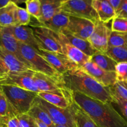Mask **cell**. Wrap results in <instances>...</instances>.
Listing matches in <instances>:
<instances>
[{
	"instance_id": "1",
	"label": "cell",
	"mask_w": 127,
	"mask_h": 127,
	"mask_svg": "<svg viewBox=\"0 0 127 127\" xmlns=\"http://www.w3.org/2000/svg\"><path fill=\"white\" fill-rule=\"evenodd\" d=\"M73 102L79 105L99 127H127V121L112 103L104 102L71 91Z\"/></svg>"
},
{
	"instance_id": "2",
	"label": "cell",
	"mask_w": 127,
	"mask_h": 127,
	"mask_svg": "<svg viewBox=\"0 0 127 127\" xmlns=\"http://www.w3.org/2000/svg\"><path fill=\"white\" fill-rule=\"evenodd\" d=\"M62 82L64 86L69 91L78 92L104 102H112L109 87L102 85L80 68L63 74Z\"/></svg>"
},
{
	"instance_id": "3",
	"label": "cell",
	"mask_w": 127,
	"mask_h": 127,
	"mask_svg": "<svg viewBox=\"0 0 127 127\" xmlns=\"http://www.w3.org/2000/svg\"><path fill=\"white\" fill-rule=\"evenodd\" d=\"M9 103L17 114H27L31 108L37 93L14 86H0Z\"/></svg>"
},
{
	"instance_id": "4",
	"label": "cell",
	"mask_w": 127,
	"mask_h": 127,
	"mask_svg": "<svg viewBox=\"0 0 127 127\" xmlns=\"http://www.w3.org/2000/svg\"><path fill=\"white\" fill-rule=\"evenodd\" d=\"M20 51L22 57L28 62L34 71L43 73L62 81V75L32 47L19 42Z\"/></svg>"
},
{
	"instance_id": "5",
	"label": "cell",
	"mask_w": 127,
	"mask_h": 127,
	"mask_svg": "<svg viewBox=\"0 0 127 127\" xmlns=\"http://www.w3.org/2000/svg\"><path fill=\"white\" fill-rule=\"evenodd\" d=\"M93 0H63L61 11L74 17L86 19L97 23V14L92 6Z\"/></svg>"
},
{
	"instance_id": "6",
	"label": "cell",
	"mask_w": 127,
	"mask_h": 127,
	"mask_svg": "<svg viewBox=\"0 0 127 127\" xmlns=\"http://www.w3.org/2000/svg\"><path fill=\"white\" fill-rule=\"evenodd\" d=\"M33 102L47 112L53 122L56 125H64L68 127H78L75 118L71 112L69 107L68 109H62L56 107L38 95Z\"/></svg>"
},
{
	"instance_id": "7",
	"label": "cell",
	"mask_w": 127,
	"mask_h": 127,
	"mask_svg": "<svg viewBox=\"0 0 127 127\" xmlns=\"http://www.w3.org/2000/svg\"><path fill=\"white\" fill-rule=\"evenodd\" d=\"M33 31L35 39L40 49L52 52L63 53L62 43L57 33L50 31L40 24H30Z\"/></svg>"
},
{
	"instance_id": "8",
	"label": "cell",
	"mask_w": 127,
	"mask_h": 127,
	"mask_svg": "<svg viewBox=\"0 0 127 127\" xmlns=\"http://www.w3.org/2000/svg\"><path fill=\"white\" fill-rule=\"evenodd\" d=\"M34 71L0 45V79L14 73Z\"/></svg>"
},
{
	"instance_id": "9",
	"label": "cell",
	"mask_w": 127,
	"mask_h": 127,
	"mask_svg": "<svg viewBox=\"0 0 127 127\" xmlns=\"http://www.w3.org/2000/svg\"><path fill=\"white\" fill-rule=\"evenodd\" d=\"M32 79L40 93L50 92L67 95H70L71 94V91L64 86L62 81L55 79L43 73L35 71L32 74Z\"/></svg>"
},
{
	"instance_id": "10",
	"label": "cell",
	"mask_w": 127,
	"mask_h": 127,
	"mask_svg": "<svg viewBox=\"0 0 127 127\" xmlns=\"http://www.w3.org/2000/svg\"><path fill=\"white\" fill-rule=\"evenodd\" d=\"M37 52L62 75L79 68L76 64L63 53L39 49Z\"/></svg>"
},
{
	"instance_id": "11",
	"label": "cell",
	"mask_w": 127,
	"mask_h": 127,
	"mask_svg": "<svg viewBox=\"0 0 127 127\" xmlns=\"http://www.w3.org/2000/svg\"><path fill=\"white\" fill-rule=\"evenodd\" d=\"M35 71L11 73L0 79V86H14L35 93H40L32 79Z\"/></svg>"
},
{
	"instance_id": "12",
	"label": "cell",
	"mask_w": 127,
	"mask_h": 127,
	"mask_svg": "<svg viewBox=\"0 0 127 127\" xmlns=\"http://www.w3.org/2000/svg\"><path fill=\"white\" fill-rule=\"evenodd\" d=\"M112 30L107 24L100 21L95 24V27L88 40L97 52L105 53L109 47V40Z\"/></svg>"
},
{
	"instance_id": "13",
	"label": "cell",
	"mask_w": 127,
	"mask_h": 127,
	"mask_svg": "<svg viewBox=\"0 0 127 127\" xmlns=\"http://www.w3.org/2000/svg\"><path fill=\"white\" fill-rule=\"evenodd\" d=\"M94 27L95 23L90 20L69 16V24L64 31L76 37L88 40Z\"/></svg>"
},
{
	"instance_id": "14",
	"label": "cell",
	"mask_w": 127,
	"mask_h": 127,
	"mask_svg": "<svg viewBox=\"0 0 127 127\" xmlns=\"http://www.w3.org/2000/svg\"><path fill=\"white\" fill-rule=\"evenodd\" d=\"M80 68L105 87L111 86L117 82L115 72L104 70L91 60Z\"/></svg>"
},
{
	"instance_id": "15",
	"label": "cell",
	"mask_w": 127,
	"mask_h": 127,
	"mask_svg": "<svg viewBox=\"0 0 127 127\" xmlns=\"http://www.w3.org/2000/svg\"><path fill=\"white\" fill-rule=\"evenodd\" d=\"M7 28L18 42L27 45L37 51L40 49L33 29L30 26H12Z\"/></svg>"
},
{
	"instance_id": "16",
	"label": "cell",
	"mask_w": 127,
	"mask_h": 127,
	"mask_svg": "<svg viewBox=\"0 0 127 127\" xmlns=\"http://www.w3.org/2000/svg\"><path fill=\"white\" fill-rule=\"evenodd\" d=\"M58 36L61 41L74 46L91 57L97 52L94 49L88 40L76 37L65 31L62 33H58Z\"/></svg>"
},
{
	"instance_id": "17",
	"label": "cell",
	"mask_w": 127,
	"mask_h": 127,
	"mask_svg": "<svg viewBox=\"0 0 127 127\" xmlns=\"http://www.w3.org/2000/svg\"><path fill=\"white\" fill-rule=\"evenodd\" d=\"M92 6L96 12L99 21L103 23L107 24L115 17V10L106 0H93Z\"/></svg>"
},
{
	"instance_id": "18",
	"label": "cell",
	"mask_w": 127,
	"mask_h": 127,
	"mask_svg": "<svg viewBox=\"0 0 127 127\" xmlns=\"http://www.w3.org/2000/svg\"><path fill=\"white\" fill-rule=\"evenodd\" d=\"M37 95L50 104L62 109H68L73 102L71 94L67 95L60 93L40 92L37 93Z\"/></svg>"
},
{
	"instance_id": "19",
	"label": "cell",
	"mask_w": 127,
	"mask_h": 127,
	"mask_svg": "<svg viewBox=\"0 0 127 127\" xmlns=\"http://www.w3.org/2000/svg\"><path fill=\"white\" fill-rule=\"evenodd\" d=\"M60 42L62 43V48H63V54L66 55L71 60L76 64L79 66V68H81L85 63L91 60V57L87 55L79 49L76 48L74 46L69 43L63 42L61 40Z\"/></svg>"
},
{
	"instance_id": "20",
	"label": "cell",
	"mask_w": 127,
	"mask_h": 127,
	"mask_svg": "<svg viewBox=\"0 0 127 127\" xmlns=\"http://www.w3.org/2000/svg\"><path fill=\"white\" fill-rule=\"evenodd\" d=\"M69 21V16L64 13L63 11H60L52 17L49 21L43 24H40L44 26L50 31L59 33H62L66 29Z\"/></svg>"
},
{
	"instance_id": "21",
	"label": "cell",
	"mask_w": 127,
	"mask_h": 127,
	"mask_svg": "<svg viewBox=\"0 0 127 127\" xmlns=\"http://www.w3.org/2000/svg\"><path fill=\"white\" fill-rule=\"evenodd\" d=\"M42 7V16L38 22L45 23L61 11L63 0H40Z\"/></svg>"
},
{
	"instance_id": "22",
	"label": "cell",
	"mask_w": 127,
	"mask_h": 127,
	"mask_svg": "<svg viewBox=\"0 0 127 127\" xmlns=\"http://www.w3.org/2000/svg\"><path fill=\"white\" fill-rule=\"evenodd\" d=\"M17 7V4L11 1L0 8V26L7 27L16 26V11Z\"/></svg>"
},
{
	"instance_id": "23",
	"label": "cell",
	"mask_w": 127,
	"mask_h": 127,
	"mask_svg": "<svg viewBox=\"0 0 127 127\" xmlns=\"http://www.w3.org/2000/svg\"><path fill=\"white\" fill-rule=\"evenodd\" d=\"M69 109L75 118L78 127H99L88 114L73 100L69 107Z\"/></svg>"
},
{
	"instance_id": "24",
	"label": "cell",
	"mask_w": 127,
	"mask_h": 127,
	"mask_svg": "<svg viewBox=\"0 0 127 127\" xmlns=\"http://www.w3.org/2000/svg\"><path fill=\"white\" fill-rule=\"evenodd\" d=\"M91 61L94 62L104 70L110 72H115V68L117 63L105 53L96 52L91 57Z\"/></svg>"
},
{
	"instance_id": "25",
	"label": "cell",
	"mask_w": 127,
	"mask_h": 127,
	"mask_svg": "<svg viewBox=\"0 0 127 127\" xmlns=\"http://www.w3.org/2000/svg\"><path fill=\"white\" fill-rule=\"evenodd\" d=\"M27 114L34 119L38 120L45 123L49 127H52L55 124L53 122L50 117L47 114V112L40 107L35 103H33V105H32Z\"/></svg>"
},
{
	"instance_id": "26",
	"label": "cell",
	"mask_w": 127,
	"mask_h": 127,
	"mask_svg": "<svg viewBox=\"0 0 127 127\" xmlns=\"http://www.w3.org/2000/svg\"><path fill=\"white\" fill-rule=\"evenodd\" d=\"M105 54L117 63L127 62V49L122 47H109Z\"/></svg>"
},
{
	"instance_id": "27",
	"label": "cell",
	"mask_w": 127,
	"mask_h": 127,
	"mask_svg": "<svg viewBox=\"0 0 127 127\" xmlns=\"http://www.w3.org/2000/svg\"><path fill=\"white\" fill-rule=\"evenodd\" d=\"M109 47H122L127 49V33L112 31L109 40Z\"/></svg>"
},
{
	"instance_id": "28",
	"label": "cell",
	"mask_w": 127,
	"mask_h": 127,
	"mask_svg": "<svg viewBox=\"0 0 127 127\" xmlns=\"http://www.w3.org/2000/svg\"><path fill=\"white\" fill-rule=\"evenodd\" d=\"M26 10L31 16L39 22L42 16V7L40 0H27L25 2Z\"/></svg>"
},
{
	"instance_id": "29",
	"label": "cell",
	"mask_w": 127,
	"mask_h": 127,
	"mask_svg": "<svg viewBox=\"0 0 127 127\" xmlns=\"http://www.w3.org/2000/svg\"><path fill=\"white\" fill-rule=\"evenodd\" d=\"M12 114H16L18 115L16 110L9 103L4 93L2 91V88H1V91H0V117L8 116Z\"/></svg>"
},
{
	"instance_id": "30",
	"label": "cell",
	"mask_w": 127,
	"mask_h": 127,
	"mask_svg": "<svg viewBox=\"0 0 127 127\" xmlns=\"http://www.w3.org/2000/svg\"><path fill=\"white\" fill-rule=\"evenodd\" d=\"M31 16L26 9L17 6L16 11V26H29L31 21Z\"/></svg>"
},
{
	"instance_id": "31",
	"label": "cell",
	"mask_w": 127,
	"mask_h": 127,
	"mask_svg": "<svg viewBox=\"0 0 127 127\" xmlns=\"http://www.w3.org/2000/svg\"><path fill=\"white\" fill-rule=\"evenodd\" d=\"M109 89L111 95L119 97L127 100V88L121 83L117 82L114 85L109 86Z\"/></svg>"
},
{
	"instance_id": "32",
	"label": "cell",
	"mask_w": 127,
	"mask_h": 127,
	"mask_svg": "<svg viewBox=\"0 0 127 127\" xmlns=\"http://www.w3.org/2000/svg\"><path fill=\"white\" fill-rule=\"evenodd\" d=\"M111 30L112 32L127 33V19L115 17L112 22Z\"/></svg>"
},
{
	"instance_id": "33",
	"label": "cell",
	"mask_w": 127,
	"mask_h": 127,
	"mask_svg": "<svg viewBox=\"0 0 127 127\" xmlns=\"http://www.w3.org/2000/svg\"><path fill=\"white\" fill-rule=\"evenodd\" d=\"M117 81L124 83L127 79V62L117 63L115 68Z\"/></svg>"
},
{
	"instance_id": "34",
	"label": "cell",
	"mask_w": 127,
	"mask_h": 127,
	"mask_svg": "<svg viewBox=\"0 0 127 127\" xmlns=\"http://www.w3.org/2000/svg\"><path fill=\"white\" fill-rule=\"evenodd\" d=\"M17 117L19 121L20 127H38L35 119L27 114H19Z\"/></svg>"
},
{
	"instance_id": "35",
	"label": "cell",
	"mask_w": 127,
	"mask_h": 127,
	"mask_svg": "<svg viewBox=\"0 0 127 127\" xmlns=\"http://www.w3.org/2000/svg\"><path fill=\"white\" fill-rule=\"evenodd\" d=\"M112 104H115L119 107L123 117L127 121V100L114 95H112Z\"/></svg>"
},
{
	"instance_id": "36",
	"label": "cell",
	"mask_w": 127,
	"mask_h": 127,
	"mask_svg": "<svg viewBox=\"0 0 127 127\" xmlns=\"http://www.w3.org/2000/svg\"><path fill=\"white\" fill-rule=\"evenodd\" d=\"M115 17L127 19V0H122L120 7L116 11Z\"/></svg>"
},
{
	"instance_id": "37",
	"label": "cell",
	"mask_w": 127,
	"mask_h": 127,
	"mask_svg": "<svg viewBox=\"0 0 127 127\" xmlns=\"http://www.w3.org/2000/svg\"><path fill=\"white\" fill-rule=\"evenodd\" d=\"M7 127H20L19 121L17 117V115H10L7 116L6 121Z\"/></svg>"
},
{
	"instance_id": "38",
	"label": "cell",
	"mask_w": 127,
	"mask_h": 127,
	"mask_svg": "<svg viewBox=\"0 0 127 127\" xmlns=\"http://www.w3.org/2000/svg\"><path fill=\"white\" fill-rule=\"evenodd\" d=\"M106 1H108L112 5V6L115 10V12L117 11L119 7H120V4H121L122 2V0H106Z\"/></svg>"
},
{
	"instance_id": "39",
	"label": "cell",
	"mask_w": 127,
	"mask_h": 127,
	"mask_svg": "<svg viewBox=\"0 0 127 127\" xmlns=\"http://www.w3.org/2000/svg\"><path fill=\"white\" fill-rule=\"evenodd\" d=\"M11 0H0V8L7 4Z\"/></svg>"
},
{
	"instance_id": "40",
	"label": "cell",
	"mask_w": 127,
	"mask_h": 127,
	"mask_svg": "<svg viewBox=\"0 0 127 127\" xmlns=\"http://www.w3.org/2000/svg\"><path fill=\"white\" fill-rule=\"evenodd\" d=\"M52 127H68L66 126H64V125H56V124H54Z\"/></svg>"
},
{
	"instance_id": "41",
	"label": "cell",
	"mask_w": 127,
	"mask_h": 127,
	"mask_svg": "<svg viewBox=\"0 0 127 127\" xmlns=\"http://www.w3.org/2000/svg\"><path fill=\"white\" fill-rule=\"evenodd\" d=\"M119 83H120V82H119ZM121 83L125 87V88H127V79L126 80V81H125L124 83Z\"/></svg>"
},
{
	"instance_id": "42",
	"label": "cell",
	"mask_w": 127,
	"mask_h": 127,
	"mask_svg": "<svg viewBox=\"0 0 127 127\" xmlns=\"http://www.w3.org/2000/svg\"><path fill=\"white\" fill-rule=\"evenodd\" d=\"M27 0H19V4L22 3V2H25Z\"/></svg>"
},
{
	"instance_id": "43",
	"label": "cell",
	"mask_w": 127,
	"mask_h": 127,
	"mask_svg": "<svg viewBox=\"0 0 127 127\" xmlns=\"http://www.w3.org/2000/svg\"><path fill=\"white\" fill-rule=\"evenodd\" d=\"M11 1H12V2H15L16 4H19V0H11Z\"/></svg>"
},
{
	"instance_id": "44",
	"label": "cell",
	"mask_w": 127,
	"mask_h": 127,
	"mask_svg": "<svg viewBox=\"0 0 127 127\" xmlns=\"http://www.w3.org/2000/svg\"><path fill=\"white\" fill-rule=\"evenodd\" d=\"M0 91H1V87H0Z\"/></svg>"
}]
</instances>
